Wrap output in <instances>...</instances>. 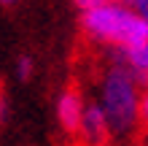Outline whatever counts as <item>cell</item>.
I'll return each mask as SVG.
<instances>
[{"label":"cell","instance_id":"6da1fadb","mask_svg":"<svg viewBox=\"0 0 148 146\" xmlns=\"http://www.w3.org/2000/svg\"><path fill=\"white\" fill-rule=\"evenodd\" d=\"M140 81L116 49H110V62L100 73V106L105 111L110 146H129L140 125Z\"/></svg>","mask_w":148,"mask_h":146},{"label":"cell","instance_id":"7a4b0ae2","mask_svg":"<svg viewBox=\"0 0 148 146\" xmlns=\"http://www.w3.org/2000/svg\"><path fill=\"white\" fill-rule=\"evenodd\" d=\"M81 30L92 41L108 49H129L148 44V19H143L127 3L108 0L100 8L81 14Z\"/></svg>","mask_w":148,"mask_h":146},{"label":"cell","instance_id":"3957f363","mask_svg":"<svg viewBox=\"0 0 148 146\" xmlns=\"http://www.w3.org/2000/svg\"><path fill=\"white\" fill-rule=\"evenodd\" d=\"M75 141L81 146H110V130H108V119L100 100H86Z\"/></svg>","mask_w":148,"mask_h":146},{"label":"cell","instance_id":"277c9868","mask_svg":"<svg viewBox=\"0 0 148 146\" xmlns=\"http://www.w3.org/2000/svg\"><path fill=\"white\" fill-rule=\"evenodd\" d=\"M84 106H86V100H84V95L75 87L62 89V95H59V100H57L59 127H62L70 138H75V133H78V125H81V116H84Z\"/></svg>","mask_w":148,"mask_h":146},{"label":"cell","instance_id":"5b68a950","mask_svg":"<svg viewBox=\"0 0 148 146\" xmlns=\"http://www.w3.org/2000/svg\"><path fill=\"white\" fill-rule=\"evenodd\" d=\"M119 57L132 68V73L137 76L140 87H148V44L140 46H129V49H116Z\"/></svg>","mask_w":148,"mask_h":146},{"label":"cell","instance_id":"8992f818","mask_svg":"<svg viewBox=\"0 0 148 146\" xmlns=\"http://www.w3.org/2000/svg\"><path fill=\"white\" fill-rule=\"evenodd\" d=\"M16 73H19V79H30V76H32V60L22 57L19 65H16Z\"/></svg>","mask_w":148,"mask_h":146},{"label":"cell","instance_id":"52a82bcc","mask_svg":"<svg viewBox=\"0 0 148 146\" xmlns=\"http://www.w3.org/2000/svg\"><path fill=\"white\" fill-rule=\"evenodd\" d=\"M75 3V8L81 14H86V11H92V8H100L102 3H108V0H73Z\"/></svg>","mask_w":148,"mask_h":146},{"label":"cell","instance_id":"ba28073f","mask_svg":"<svg viewBox=\"0 0 148 146\" xmlns=\"http://www.w3.org/2000/svg\"><path fill=\"white\" fill-rule=\"evenodd\" d=\"M140 122L148 125V87H145V92L140 95Z\"/></svg>","mask_w":148,"mask_h":146},{"label":"cell","instance_id":"9c48e42d","mask_svg":"<svg viewBox=\"0 0 148 146\" xmlns=\"http://www.w3.org/2000/svg\"><path fill=\"white\" fill-rule=\"evenodd\" d=\"M129 8H135L143 19H148V0H132V3H129Z\"/></svg>","mask_w":148,"mask_h":146},{"label":"cell","instance_id":"30bf717a","mask_svg":"<svg viewBox=\"0 0 148 146\" xmlns=\"http://www.w3.org/2000/svg\"><path fill=\"white\" fill-rule=\"evenodd\" d=\"M116 3H127V6H129V3H132V0H116Z\"/></svg>","mask_w":148,"mask_h":146},{"label":"cell","instance_id":"8fae6325","mask_svg":"<svg viewBox=\"0 0 148 146\" xmlns=\"http://www.w3.org/2000/svg\"><path fill=\"white\" fill-rule=\"evenodd\" d=\"M0 3H14V0H0Z\"/></svg>","mask_w":148,"mask_h":146}]
</instances>
